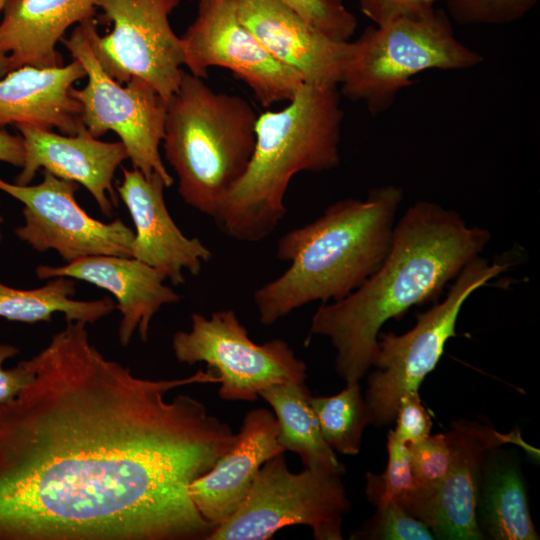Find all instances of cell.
Segmentation results:
<instances>
[{
    "label": "cell",
    "instance_id": "21",
    "mask_svg": "<svg viewBox=\"0 0 540 540\" xmlns=\"http://www.w3.org/2000/svg\"><path fill=\"white\" fill-rule=\"evenodd\" d=\"M99 0H8L0 22V52L9 71L63 66L56 45L66 30L93 18Z\"/></svg>",
    "mask_w": 540,
    "mask_h": 540
},
{
    "label": "cell",
    "instance_id": "1",
    "mask_svg": "<svg viewBox=\"0 0 540 540\" xmlns=\"http://www.w3.org/2000/svg\"><path fill=\"white\" fill-rule=\"evenodd\" d=\"M66 321L25 360L33 378L0 402V540H208L189 487L236 443L198 399L211 369L135 375Z\"/></svg>",
    "mask_w": 540,
    "mask_h": 540
},
{
    "label": "cell",
    "instance_id": "29",
    "mask_svg": "<svg viewBox=\"0 0 540 540\" xmlns=\"http://www.w3.org/2000/svg\"><path fill=\"white\" fill-rule=\"evenodd\" d=\"M328 37L349 41L357 28L356 16L343 0H279Z\"/></svg>",
    "mask_w": 540,
    "mask_h": 540
},
{
    "label": "cell",
    "instance_id": "7",
    "mask_svg": "<svg viewBox=\"0 0 540 540\" xmlns=\"http://www.w3.org/2000/svg\"><path fill=\"white\" fill-rule=\"evenodd\" d=\"M511 266L510 261L477 257L452 282L445 298L416 315L415 325L403 334L379 333L377 350L365 393L370 424L388 425L395 418L401 396L417 390L439 362L466 300Z\"/></svg>",
    "mask_w": 540,
    "mask_h": 540
},
{
    "label": "cell",
    "instance_id": "16",
    "mask_svg": "<svg viewBox=\"0 0 540 540\" xmlns=\"http://www.w3.org/2000/svg\"><path fill=\"white\" fill-rule=\"evenodd\" d=\"M23 140L25 159L15 182L28 185L43 168L56 177L84 186L100 211L110 217L117 205L114 175L128 153L121 141L105 142L85 126L77 134H57L32 125L15 126Z\"/></svg>",
    "mask_w": 540,
    "mask_h": 540
},
{
    "label": "cell",
    "instance_id": "28",
    "mask_svg": "<svg viewBox=\"0 0 540 540\" xmlns=\"http://www.w3.org/2000/svg\"><path fill=\"white\" fill-rule=\"evenodd\" d=\"M450 19L461 25H503L526 16L539 0H445Z\"/></svg>",
    "mask_w": 540,
    "mask_h": 540
},
{
    "label": "cell",
    "instance_id": "12",
    "mask_svg": "<svg viewBox=\"0 0 540 540\" xmlns=\"http://www.w3.org/2000/svg\"><path fill=\"white\" fill-rule=\"evenodd\" d=\"M181 40L189 73L205 79L212 67L228 69L264 108L290 101L305 83L239 20L235 0H199L197 15Z\"/></svg>",
    "mask_w": 540,
    "mask_h": 540
},
{
    "label": "cell",
    "instance_id": "31",
    "mask_svg": "<svg viewBox=\"0 0 540 540\" xmlns=\"http://www.w3.org/2000/svg\"><path fill=\"white\" fill-rule=\"evenodd\" d=\"M440 0H357L362 13L374 25H383L396 18L423 12Z\"/></svg>",
    "mask_w": 540,
    "mask_h": 540
},
{
    "label": "cell",
    "instance_id": "22",
    "mask_svg": "<svg viewBox=\"0 0 540 540\" xmlns=\"http://www.w3.org/2000/svg\"><path fill=\"white\" fill-rule=\"evenodd\" d=\"M259 397L272 408L279 426L278 441L285 451L296 453L305 468L344 473V465L322 436L304 382L275 384Z\"/></svg>",
    "mask_w": 540,
    "mask_h": 540
},
{
    "label": "cell",
    "instance_id": "19",
    "mask_svg": "<svg viewBox=\"0 0 540 540\" xmlns=\"http://www.w3.org/2000/svg\"><path fill=\"white\" fill-rule=\"evenodd\" d=\"M278 432L273 411L262 407L250 410L234 446L191 483L190 497L207 522L217 527L231 517L246 499L261 466L285 452Z\"/></svg>",
    "mask_w": 540,
    "mask_h": 540
},
{
    "label": "cell",
    "instance_id": "13",
    "mask_svg": "<svg viewBox=\"0 0 540 540\" xmlns=\"http://www.w3.org/2000/svg\"><path fill=\"white\" fill-rule=\"evenodd\" d=\"M79 184L48 171L36 185L0 178V190L23 204L17 238L38 252L54 250L66 263L97 255L131 257L134 231L121 219L102 222L77 202Z\"/></svg>",
    "mask_w": 540,
    "mask_h": 540
},
{
    "label": "cell",
    "instance_id": "3",
    "mask_svg": "<svg viewBox=\"0 0 540 540\" xmlns=\"http://www.w3.org/2000/svg\"><path fill=\"white\" fill-rule=\"evenodd\" d=\"M402 200V188L383 185L365 199H341L283 234L276 257L290 265L254 292L260 322L274 324L304 305L337 301L357 289L386 257Z\"/></svg>",
    "mask_w": 540,
    "mask_h": 540
},
{
    "label": "cell",
    "instance_id": "24",
    "mask_svg": "<svg viewBox=\"0 0 540 540\" xmlns=\"http://www.w3.org/2000/svg\"><path fill=\"white\" fill-rule=\"evenodd\" d=\"M73 279L54 277L41 287L19 289L0 282V318L23 322H49L53 314L62 313L66 321L93 324L116 308L109 297L97 300H75Z\"/></svg>",
    "mask_w": 540,
    "mask_h": 540
},
{
    "label": "cell",
    "instance_id": "25",
    "mask_svg": "<svg viewBox=\"0 0 540 540\" xmlns=\"http://www.w3.org/2000/svg\"><path fill=\"white\" fill-rule=\"evenodd\" d=\"M310 404L325 442L339 453L358 454L364 429L370 425L359 381L346 382L345 388L332 396H311Z\"/></svg>",
    "mask_w": 540,
    "mask_h": 540
},
{
    "label": "cell",
    "instance_id": "15",
    "mask_svg": "<svg viewBox=\"0 0 540 540\" xmlns=\"http://www.w3.org/2000/svg\"><path fill=\"white\" fill-rule=\"evenodd\" d=\"M116 190L134 224L131 257L161 271L173 285L185 282L184 271L198 275L212 253L198 238L183 234L172 219L164 198L168 188L157 173L149 176L122 168Z\"/></svg>",
    "mask_w": 540,
    "mask_h": 540
},
{
    "label": "cell",
    "instance_id": "10",
    "mask_svg": "<svg viewBox=\"0 0 540 540\" xmlns=\"http://www.w3.org/2000/svg\"><path fill=\"white\" fill-rule=\"evenodd\" d=\"M172 350L180 363L204 362L219 378V397L226 401L254 402L266 388L285 382H305L307 366L280 338L253 342L234 310H218L209 317L191 314L190 330L172 337Z\"/></svg>",
    "mask_w": 540,
    "mask_h": 540
},
{
    "label": "cell",
    "instance_id": "9",
    "mask_svg": "<svg viewBox=\"0 0 540 540\" xmlns=\"http://www.w3.org/2000/svg\"><path fill=\"white\" fill-rule=\"evenodd\" d=\"M341 474L290 470L284 453L267 460L241 506L208 540H267L292 525L312 529L316 540H342L351 504Z\"/></svg>",
    "mask_w": 540,
    "mask_h": 540
},
{
    "label": "cell",
    "instance_id": "23",
    "mask_svg": "<svg viewBox=\"0 0 540 540\" xmlns=\"http://www.w3.org/2000/svg\"><path fill=\"white\" fill-rule=\"evenodd\" d=\"M476 516L483 536L487 535L491 539H539L518 468L504 460L488 463L486 458Z\"/></svg>",
    "mask_w": 540,
    "mask_h": 540
},
{
    "label": "cell",
    "instance_id": "17",
    "mask_svg": "<svg viewBox=\"0 0 540 540\" xmlns=\"http://www.w3.org/2000/svg\"><path fill=\"white\" fill-rule=\"evenodd\" d=\"M239 20L281 64L306 83L338 87L350 41L319 31L279 0H235Z\"/></svg>",
    "mask_w": 540,
    "mask_h": 540
},
{
    "label": "cell",
    "instance_id": "5",
    "mask_svg": "<svg viewBox=\"0 0 540 540\" xmlns=\"http://www.w3.org/2000/svg\"><path fill=\"white\" fill-rule=\"evenodd\" d=\"M256 120L246 99L216 92L204 79L184 71L168 100L162 146L187 205L214 217L249 165Z\"/></svg>",
    "mask_w": 540,
    "mask_h": 540
},
{
    "label": "cell",
    "instance_id": "32",
    "mask_svg": "<svg viewBox=\"0 0 540 540\" xmlns=\"http://www.w3.org/2000/svg\"><path fill=\"white\" fill-rule=\"evenodd\" d=\"M20 353V350L9 343H0V402L14 397L32 378L33 371L26 361L6 368L5 362Z\"/></svg>",
    "mask_w": 540,
    "mask_h": 540
},
{
    "label": "cell",
    "instance_id": "34",
    "mask_svg": "<svg viewBox=\"0 0 540 540\" xmlns=\"http://www.w3.org/2000/svg\"><path fill=\"white\" fill-rule=\"evenodd\" d=\"M8 0H0V12L3 11ZM9 72V64L7 56L0 52V78Z\"/></svg>",
    "mask_w": 540,
    "mask_h": 540
},
{
    "label": "cell",
    "instance_id": "30",
    "mask_svg": "<svg viewBox=\"0 0 540 540\" xmlns=\"http://www.w3.org/2000/svg\"><path fill=\"white\" fill-rule=\"evenodd\" d=\"M394 419L396 427L391 433L407 446L431 434L433 424L417 390H409L401 396Z\"/></svg>",
    "mask_w": 540,
    "mask_h": 540
},
{
    "label": "cell",
    "instance_id": "11",
    "mask_svg": "<svg viewBox=\"0 0 540 540\" xmlns=\"http://www.w3.org/2000/svg\"><path fill=\"white\" fill-rule=\"evenodd\" d=\"M181 0H99L97 8L112 30L92 32L95 54L119 83L138 77L168 101L179 88L184 69L181 37L169 16Z\"/></svg>",
    "mask_w": 540,
    "mask_h": 540
},
{
    "label": "cell",
    "instance_id": "33",
    "mask_svg": "<svg viewBox=\"0 0 540 540\" xmlns=\"http://www.w3.org/2000/svg\"><path fill=\"white\" fill-rule=\"evenodd\" d=\"M24 159L25 151L20 134H10L0 129V161L21 168Z\"/></svg>",
    "mask_w": 540,
    "mask_h": 540
},
{
    "label": "cell",
    "instance_id": "35",
    "mask_svg": "<svg viewBox=\"0 0 540 540\" xmlns=\"http://www.w3.org/2000/svg\"><path fill=\"white\" fill-rule=\"evenodd\" d=\"M4 219L2 216H0V241L2 240V225H3Z\"/></svg>",
    "mask_w": 540,
    "mask_h": 540
},
{
    "label": "cell",
    "instance_id": "20",
    "mask_svg": "<svg viewBox=\"0 0 540 540\" xmlns=\"http://www.w3.org/2000/svg\"><path fill=\"white\" fill-rule=\"evenodd\" d=\"M85 76L75 59L60 67L27 65L9 71L0 78V129L24 124L77 134L84 124L80 104L70 90Z\"/></svg>",
    "mask_w": 540,
    "mask_h": 540
},
{
    "label": "cell",
    "instance_id": "18",
    "mask_svg": "<svg viewBox=\"0 0 540 540\" xmlns=\"http://www.w3.org/2000/svg\"><path fill=\"white\" fill-rule=\"evenodd\" d=\"M35 274L41 280L67 277L85 281L112 294L121 314L118 337L122 346L136 332L147 341L153 317L164 305L181 298L164 284V273L133 257L87 256L61 266L39 265Z\"/></svg>",
    "mask_w": 540,
    "mask_h": 540
},
{
    "label": "cell",
    "instance_id": "2",
    "mask_svg": "<svg viewBox=\"0 0 540 540\" xmlns=\"http://www.w3.org/2000/svg\"><path fill=\"white\" fill-rule=\"evenodd\" d=\"M490 232L428 200L412 204L395 223L379 268L346 297L322 303L309 337H327L335 370L345 382L360 381L372 367L382 326L410 308L437 301L445 287L480 256Z\"/></svg>",
    "mask_w": 540,
    "mask_h": 540
},
{
    "label": "cell",
    "instance_id": "8",
    "mask_svg": "<svg viewBox=\"0 0 540 540\" xmlns=\"http://www.w3.org/2000/svg\"><path fill=\"white\" fill-rule=\"evenodd\" d=\"M96 27L94 17L86 19L61 40L72 58L82 64L88 79L82 89L70 90L80 104L81 121L96 138L109 131L116 133L133 168L146 176L157 173L169 188L174 179L160 153L168 101L141 78L132 77L122 84L104 70L92 43Z\"/></svg>",
    "mask_w": 540,
    "mask_h": 540
},
{
    "label": "cell",
    "instance_id": "26",
    "mask_svg": "<svg viewBox=\"0 0 540 540\" xmlns=\"http://www.w3.org/2000/svg\"><path fill=\"white\" fill-rule=\"evenodd\" d=\"M387 452L388 462L385 471L382 474L371 471L366 473V496L375 508L390 501H395L403 507L418 491L409 449L389 431Z\"/></svg>",
    "mask_w": 540,
    "mask_h": 540
},
{
    "label": "cell",
    "instance_id": "6",
    "mask_svg": "<svg viewBox=\"0 0 540 540\" xmlns=\"http://www.w3.org/2000/svg\"><path fill=\"white\" fill-rule=\"evenodd\" d=\"M484 60L459 41L448 14L435 6L366 27L349 42L340 92L372 115L387 111L398 93L428 70H465Z\"/></svg>",
    "mask_w": 540,
    "mask_h": 540
},
{
    "label": "cell",
    "instance_id": "27",
    "mask_svg": "<svg viewBox=\"0 0 540 540\" xmlns=\"http://www.w3.org/2000/svg\"><path fill=\"white\" fill-rule=\"evenodd\" d=\"M353 539L372 540H431L429 527L409 514L397 502L376 507L374 515L359 529Z\"/></svg>",
    "mask_w": 540,
    "mask_h": 540
},
{
    "label": "cell",
    "instance_id": "14",
    "mask_svg": "<svg viewBox=\"0 0 540 540\" xmlns=\"http://www.w3.org/2000/svg\"><path fill=\"white\" fill-rule=\"evenodd\" d=\"M452 443L449 472L436 490L422 519L435 538L476 540L484 536L476 516L482 471L488 454L515 444L533 456L539 452L518 430L502 433L489 424L458 420L447 431Z\"/></svg>",
    "mask_w": 540,
    "mask_h": 540
},
{
    "label": "cell",
    "instance_id": "4",
    "mask_svg": "<svg viewBox=\"0 0 540 540\" xmlns=\"http://www.w3.org/2000/svg\"><path fill=\"white\" fill-rule=\"evenodd\" d=\"M343 118L338 87L306 82L285 107L258 115L249 165L213 217L219 229L241 242L269 236L286 213L293 176L339 165Z\"/></svg>",
    "mask_w": 540,
    "mask_h": 540
}]
</instances>
